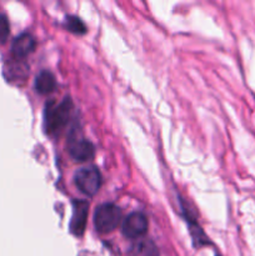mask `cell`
<instances>
[{"instance_id": "obj_9", "label": "cell", "mask_w": 255, "mask_h": 256, "mask_svg": "<svg viewBox=\"0 0 255 256\" xmlns=\"http://www.w3.org/2000/svg\"><path fill=\"white\" fill-rule=\"evenodd\" d=\"M66 26L69 32H74V34H84L86 32L85 24L76 16H68L66 18Z\"/></svg>"}, {"instance_id": "obj_4", "label": "cell", "mask_w": 255, "mask_h": 256, "mask_svg": "<svg viewBox=\"0 0 255 256\" xmlns=\"http://www.w3.org/2000/svg\"><path fill=\"white\" fill-rule=\"evenodd\" d=\"M148 219L142 212H132L122 222V234L129 239H138L146 234Z\"/></svg>"}, {"instance_id": "obj_7", "label": "cell", "mask_w": 255, "mask_h": 256, "mask_svg": "<svg viewBox=\"0 0 255 256\" xmlns=\"http://www.w3.org/2000/svg\"><path fill=\"white\" fill-rule=\"evenodd\" d=\"M35 39L28 32H22L14 39L12 44V52L16 58H25L35 49Z\"/></svg>"}, {"instance_id": "obj_1", "label": "cell", "mask_w": 255, "mask_h": 256, "mask_svg": "<svg viewBox=\"0 0 255 256\" xmlns=\"http://www.w3.org/2000/svg\"><path fill=\"white\" fill-rule=\"evenodd\" d=\"M72 109V102L68 98L59 104H54V102L48 104L44 112V125L46 132L54 134V132H60L66 125Z\"/></svg>"}, {"instance_id": "obj_2", "label": "cell", "mask_w": 255, "mask_h": 256, "mask_svg": "<svg viewBox=\"0 0 255 256\" xmlns=\"http://www.w3.org/2000/svg\"><path fill=\"white\" fill-rule=\"evenodd\" d=\"M122 220V210L114 204H102L94 214V226L102 234L112 232Z\"/></svg>"}, {"instance_id": "obj_3", "label": "cell", "mask_w": 255, "mask_h": 256, "mask_svg": "<svg viewBox=\"0 0 255 256\" xmlns=\"http://www.w3.org/2000/svg\"><path fill=\"white\" fill-rule=\"evenodd\" d=\"M74 180L78 189L84 194L90 195V196L96 194L100 189V185H102V175L95 166L80 169L75 174Z\"/></svg>"}, {"instance_id": "obj_5", "label": "cell", "mask_w": 255, "mask_h": 256, "mask_svg": "<svg viewBox=\"0 0 255 256\" xmlns=\"http://www.w3.org/2000/svg\"><path fill=\"white\" fill-rule=\"evenodd\" d=\"M89 204L84 200H74L72 202V216L70 222V230L72 234L82 235L86 226Z\"/></svg>"}, {"instance_id": "obj_6", "label": "cell", "mask_w": 255, "mask_h": 256, "mask_svg": "<svg viewBox=\"0 0 255 256\" xmlns=\"http://www.w3.org/2000/svg\"><path fill=\"white\" fill-rule=\"evenodd\" d=\"M68 150L72 159H75L76 162H88V160L92 159L95 155L94 145L89 140H85L82 138L70 139Z\"/></svg>"}, {"instance_id": "obj_8", "label": "cell", "mask_w": 255, "mask_h": 256, "mask_svg": "<svg viewBox=\"0 0 255 256\" xmlns=\"http://www.w3.org/2000/svg\"><path fill=\"white\" fill-rule=\"evenodd\" d=\"M56 88L55 76L48 70L40 72L35 79V89L39 94H49Z\"/></svg>"}, {"instance_id": "obj_10", "label": "cell", "mask_w": 255, "mask_h": 256, "mask_svg": "<svg viewBox=\"0 0 255 256\" xmlns=\"http://www.w3.org/2000/svg\"><path fill=\"white\" fill-rule=\"evenodd\" d=\"M8 72L10 74H14V78H19V79H24L28 75V68L25 64H22V62H12V64L9 65V70Z\"/></svg>"}, {"instance_id": "obj_11", "label": "cell", "mask_w": 255, "mask_h": 256, "mask_svg": "<svg viewBox=\"0 0 255 256\" xmlns=\"http://www.w3.org/2000/svg\"><path fill=\"white\" fill-rule=\"evenodd\" d=\"M10 32L9 19L5 14H0V42H4L8 39Z\"/></svg>"}]
</instances>
